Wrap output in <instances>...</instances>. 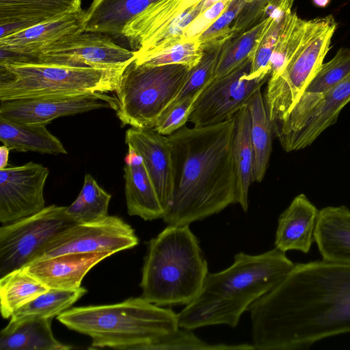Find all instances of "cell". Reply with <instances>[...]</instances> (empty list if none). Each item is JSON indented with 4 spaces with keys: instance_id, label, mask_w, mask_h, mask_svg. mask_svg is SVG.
I'll list each match as a JSON object with an SVG mask.
<instances>
[{
    "instance_id": "obj_19",
    "label": "cell",
    "mask_w": 350,
    "mask_h": 350,
    "mask_svg": "<svg viewBox=\"0 0 350 350\" xmlns=\"http://www.w3.org/2000/svg\"><path fill=\"white\" fill-rule=\"evenodd\" d=\"M110 252L66 254L34 260L23 269L49 288H79L85 275Z\"/></svg>"
},
{
    "instance_id": "obj_28",
    "label": "cell",
    "mask_w": 350,
    "mask_h": 350,
    "mask_svg": "<svg viewBox=\"0 0 350 350\" xmlns=\"http://www.w3.org/2000/svg\"><path fill=\"white\" fill-rule=\"evenodd\" d=\"M233 158L236 172V202L247 211L249 188L253 183L254 164L250 114L247 105L236 113Z\"/></svg>"
},
{
    "instance_id": "obj_5",
    "label": "cell",
    "mask_w": 350,
    "mask_h": 350,
    "mask_svg": "<svg viewBox=\"0 0 350 350\" xmlns=\"http://www.w3.org/2000/svg\"><path fill=\"white\" fill-rule=\"evenodd\" d=\"M208 273L199 240L189 226L167 225L148 243L142 297L162 307L186 306L197 296Z\"/></svg>"
},
{
    "instance_id": "obj_40",
    "label": "cell",
    "mask_w": 350,
    "mask_h": 350,
    "mask_svg": "<svg viewBox=\"0 0 350 350\" xmlns=\"http://www.w3.org/2000/svg\"><path fill=\"white\" fill-rule=\"evenodd\" d=\"M202 91L185 98L172 107L165 110L157 120L154 130L161 135L169 136L185 126Z\"/></svg>"
},
{
    "instance_id": "obj_36",
    "label": "cell",
    "mask_w": 350,
    "mask_h": 350,
    "mask_svg": "<svg viewBox=\"0 0 350 350\" xmlns=\"http://www.w3.org/2000/svg\"><path fill=\"white\" fill-rule=\"evenodd\" d=\"M226 42L204 46L203 55L200 62L190 69L180 90L165 110L172 107L185 98L203 90L215 78L219 57Z\"/></svg>"
},
{
    "instance_id": "obj_15",
    "label": "cell",
    "mask_w": 350,
    "mask_h": 350,
    "mask_svg": "<svg viewBox=\"0 0 350 350\" xmlns=\"http://www.w3.org/2000/svg\"><path fill=\"white\" fill-rule=\"evenodd\" d=\"M0 118L23 124H47L67 116L101 108L117 109L116 97L95 93L75 96L35 97L0 100Z\"/></svg>"
},
{
    "instance_id": "obj_6",
    "label": "cell",
    "mask_w": 350,
    "mask_h": 350,
    "mask_svg": "<svg viewBox=\"0 0 350 350\" xmlns=\"http://www.w3.org/2000/svg\"><path fill=\"white\" fill-rule=\"evenodd\" d=\"M124 70L39 62L0 64V100L107 94L118 88Z\"/></svg>"
},
{
    "instance_id": "obj_17",
    "label": "cell",
    "mask_w": 350,
    "mask_h": 350,
    "mask_svg": "<svg viewBox=\"0 0 350 350\" xmlns=\"http://www.w3.org/2000/svg\"><path fill=\"white\" fill-rule=\"evenodd\" d=\"M350 72V49L342 47L323 63L282 122L272 125L278 140L294 132L322 97Z\"/></svg>"
},
{
    "instance_id": "obj_9",
    "label": "cell",
    "mask_w": 350,
    "mask_h": 350,
    "mask_svg": "<svg viewBox=\"0 0 350 350\" xmlns=\"http://www.w3.org/2000/svg\"><path fill=\"white\" fill-rule=\"evenodd\" d=\"M55 204L0 228V276L23 268L57 234L77 224Z\"/></svg>"
},
{
    "instance_id": "obj_18",
    "label": "cell",
    "mask_w": 350,
    "mask_h": 350,
    "mask_svg": "<svg viewBox=\"0 0 350 350\" xmlns=\"http://www.w3.org/2000/svg\"><path fill=\"white\" fill-rule=\"evenodd\" d=\"M349 101L350 72L322 97L294 132L279 141L284 150L296 151L311 145L336 122L340 112Z\"/></svg>"
},
{
    "instance_id": "obj_20",
    "label": "cell",
    "mask_w": 350,
    "mask_h": 350,
    "mask_svg": "<svg viewBox=\"0 0 350 350\" xmlns=\"http://www.w3.org/2000/svg\"><path fill=\"white\" fill-rule=\"evenodd\" d=\"M319 211L304 193L295 197L279 216L275 247L285 253L290 250L308 253L314 242Z\"/></svg>"
},
{
    "instance_id": "obj_22",
    "label": "cell",
    "mask_w": 350,
    "mask_h": 350,
    "mask_svg": "<svg viewBox=\"0 0 350 350\" xmlns=\"http://www.w3.org/2000/svg\"><path fill=\"white\" fill-rule=\"evenodd\" d=\"M124 177L128 213L144 220L162 219L164 211L141 156L131 146L124 158Z\"/></svg>"
},
{
    "instance_id": "obj_11",
    "label": "cell",
    "mask_w": 350,
    "mask_h": 350,
    "mask_svg": "<svg viewBox=\"0 0 350 350\" xmlns=\"http://www.w3.org/2000/svg\"><path fill=\"white\" fill-rule=\"evenodd\" d=\"M251 64L250 57L226 75L213 79L197 98L189 121L194 126H206L235 116L269 78L250 79Z\"/></svg>"
},
{
    "instance_id": "obj_34",
    "label": "cell",
    "mask_w": 350,
    "mask_h": 350,
    "mask_svg": "<svg viewBox=\"0 0 350 350\" xmlns=\"http://www.w3.org/2000/svg\"><path fill=\"white\" fill-rule=\"evenodd\" d=\"M265 19L250 29L232 36L224 44L215 78L226 75L251 57Z\"/></svg>"
},
{
    "instance_id": "obj_38",
    "label": "cell",
    "mask_w": 350,
    "mask_h": 350,
    "mask_svg": "<svg viewBox=\"0 0 350 350\" xmlns=\"http://www.w3.org/2000/svg\"><path fill=\"white\" fill-rule=\"evenodd\" d=\"M252 350V345L211 344L196 336L192 329L178 327L174 332L161 337L154 346V350Z\"/></svg>"
},
{
    "instance_id": "obj_1",
    "label": "cell",
    "mask_w": 350,
    "mask_h": 350,
    "mask_svg": "<svg viewBox=\"0 0 350 350\" xmlns=\"http://www.w3.org/2000/svg\"><path fill=\"white\" fill-rule=\"evenodd\" d=\"M247 311L258 350H304L350 332V265L317 260L295 264Z\"/></svg>"
},
{
    "instance_id": "obj_7",
    "label": "cell",
    "mask_w": 350,
    "mask_h": 350,
    "mask_svg": "<svg viewBox=\"0 0 350 350\" xmlns=\"http://www.w3.org/2000/svg\"><path fill=\"white\" fill-rule=\"evenodd\" d=\"M189 70L183 64L146 66L132 62L115 91L116 116L122 124L154 128L180 90Z\"/></svg>"
},
{
    "instance_id": "obj_4",
    "label": "cell",
    "mask_w": 350,
    "mask_h": 350,
    "mask_svg": "<svg viewBox=\"0 0 350 350\" xmlns=\"http://www.w3.org/2000/svg\"><path fill=\"white\" fill-rule=\"evenodd\" d=\"M57 319L90 336V349L154 350L161 337L179 327L178 314L142 296L114 304L74 307Z\"/></svg>"
},
{
    "instance_id": "obj_33",
    "label": "cell",
    "mask_w": 350,
    "mask_h": 350,
    "mask_svg": "<svg viewBox=\"0 0 350 350\" xmlns=\"http://www.w3.org/2000/svg\"><path fill=\"white\" fill-rule=\"evenodd\" d=\"M86 293L83 286L68 290L49 288L17 310L11 318L33 316L53 319L68 310Z\"/></svg>"
},
{
    "instance_id": "obj_23",
    "label": "cell",
    "mask_w": 350,
    "mask_h": 350,
    "mask_svg": "<svg viewBox=\"0 0 350 350\" xmlns=\"http://www.w3.org/2000/svg\"><path fill=\"white\" fill-rule=\"evenodd\" d=\"M314 242L323 260L350 265V209L345 205L320 209Z\"/></svg>"
},
{
    "instance_id": "obj_37",
    "label": "cell",
    "mask_w": 350,
    "mask_h": 350,
    "mask_svg": "<svg viewBox=\"0 0 350 350\" xmlns=\"http://www.w3.org/2000/svg\"><path fill=\"white\" fill-rule=\"evenodd\" d=\"M204 53L201 42L196 39L183 40L159 51L136 57L135 62L146 66L183 64L190 69L200 61Z\"/></svg>"
},
{
    "instance_id": "obj_42",
    "label": "cell",
    "mask_w": 350,
    "mask_h": 350,
    "mask_svg": "<svg viewBox=\"0 0 350 350\" xmlns=\"http://www.w3.org/2000/svg\"><path fill=\"white\" fill-rule=\"evenodd\" d=\"M232 1H219L200 14L183 31L181 42L199 36L221 16Z\"/></svg>"
},
{
    "instance_id": "obj_10",
    "label": "cell",
    "mask_w": 350,
    "mask_h": 350,
    "mask_svg": "<svg viewBox=\"0 0 350 350\" xmlns=\"http://www.w3.org/2000/svg\"><path fill=\"white\" fill-rule=\"evenodd\" d=\"M139 239L132 227L117 216L75 224L53 237L32 261L66 254L110 252L133 248ZM31 261V262H32Z\"/></svg>"
},
{
    "instance_id": "obj_14",
    "label": "cell",
    "mask_w": 350,
    "mask_h": 350,
    "mask_svg": "<svg viewBox=\"0 0 350 350\" xmlns=\"http://www.w3.org/2000/svg\"><path fill=\"white\" fill-rule=\"evenodd\" d=\"M82 9L0 39V64L31 63L40 54L85 31Z\"/></svg>"
},
{
    "instance_id": "obj_25",
    "label": "cell",
    "mask_w": 350,
    "mask_h": 350,
    "mask_svg": "<svg viewBox=\"0 0 350 350\" xmlns=\"http://www.w3.org/2000/svg\"><path fill=\"white\" fill-rule=\"evenodd\" d=\"M159 0H93L85 11V31L115 38L122 36L125 26Z\"/></svg>"
},
{
    "instance_id": "obj_35",
    "label": "cell",
    "mask_w": 350,
    "mask_h": 350,
    "mask_svg": "<svg viewBox=\"0 0 350 350\" xmlns=\"http://www.w3.org/2000/svg\"><path fill=\"white\" fill-rule=\"evenodd\" d=\"M308 25V20L300 18L291 12L286 17L278 35L271 59L269 77L277 76L286 62L301 43Z\"/></svg>"
},
{
    "instance_id": "obj_39",
    "label": "cell",
    "mask_w": 350,
    "mask_h": 350,
    "mask_svg": "<svg viewBox=\"0 0 350 350\" xmlns=\"http://www.w3.org/2000/svg\"><path fill=\"white\" fill-rule=\"evenodd\" d=\"M286 0H243V5L231 25V37L264 21L269 11Z\"/></svg>"
},
{
    "instance_id": "obj_21",
    "label": "cell",
    "mask_w": 350,
    "mask_h": 350,
    "mask_svg": "<svg viewBox=\"0 0 350 350\" xmlns=\"http://www.w3.org/2000/svg\"><path fill=\"white\" fill-rule=\"evenodd\" d=\"M202 1L159 0L132 19L124 28L122 37L133 51H139Z\"/></svg>"
},
{
    "instance_id": "obj_41",
    "label": "cell",
    "mask_w": 350,
    "mask_h": 350,
    "mask_svg": "<svg viewBox=\"0 0 350 350\" xmlns=\"http://www.w3.org/2000/svg\"><path fill=\"white\" fill-rule=\"evenodd\" d=\"M243 5V0H232L221 16L196 38L203 48L206 45L224 42L231 37V25Z\"/></svg>"
},
{
    "instance_id": "obj_30",
    "label": "cell",
    "mask_w": 350,
    "mask_h": 350,
    "mask_svg": "<svg viewBox=\"0 0 350 350\" xmlns=\"http://www.w3.org/2000/svg\"><path fill=\"white\" fill-rule=\"evenodd\" d=\"M294 0H287L271 9L251 56L248 78L254 79L270 77L271 59L280 29L291 13Z\"/></svg>"
},
{
    "instance_id": "obj_16",
    "label": "cell",
    "mask_w": 350,
    "mask_h": 350,
    "mask_svg": "<svg viewBox=\"0 0 350 350\" xmlns=\"http://www.w3.org/2000/svg\"><path fill=\"white\" fill-rule=\"evenodd\" d=\"M125 142L142 158L165 213L171 206L174 191L175 169L172 147L168 136L154 128L129 129Z\"/></svg>"
},
{
    "instance_id": "obj_8",
    "label": "cell",
    "mask_w": 350,
    "mask_h": 350,
    "mask_svg": "<svg viewBox=\"0 0 350 350\" xmlns=\"http://www.w3.org/2000/svg\"><path fill=\"white\" fill-rule=\"evenodd\" d=\"M336 27L332 15L308 20L300 45L279 74L269 78L264 98L272 125L286 119L323 64Z\"/></svg>"
},
{
    "instance_id": "obj_31",
    "label": "cell",
    "mask_w": 350,
    "mask_h": 350,
    "mask_svg": "<svg viewBox=\"0 0 350 350\" xmlns=\"http://www.w3.org/2000/svg\"><path fill=\"white\" fill-rule=\"evenodd\" d=\"M49 288L23 268L0 278V310L3 319L11 318L20 308Z\"/></svg>"
},
{
    "instance_id": "obj_12",
    "label": "cell",
    "mask_w": 350,
    "mask_h": 350,
    "mask_svg": "<svg viewBox=\"0 0 350 350\" xmlns=\"http://www.w3.org/2000/svg\"><path fill=\"white\" fill-rule=\"evenodd\" d=\"M135 52L116 44L108 35L83 31L38 55L33 62L124 70Z\"/></svg>"
},
{
    "instance_id": "obj_44",
    "label": "cell",
    "mask_w": 350,
    "mask_h": 350,
    "mask_svg": "<svg viewBox=\"0 0 350 350\" xmlns=\"http://www.w3.org/2000/svg\"><path fill=\"white\" fill-rule=\"evenodd\" d=\"M314 4L319 8H325L328 5L330 0H312Z\"/></svg>"
},
{
    "instance_id": "obj_13",
    "label": "cell",
    "mask_w": 350,
    "mask_h": 350,
    "mask_svg": "<svg viewBox=\"0 0 350 350\" xmlns=\"http://www.w3.org/2000/svg\"><path fill=\"white\" fill-rule=\"evenodd\" d=\"M47 167L30 161L0 169V221L7 224L45 207L44 188Z\"/></svg>"
},
{
    "instance_id": "obj_29",
    "label": "cell",
    "mask_w": 350,
    "mask_h": 350,
    "mask_svg": "<svg viewBox=\"0 0 350 350\" xmlns=\"http://www.w3.org/2000/svg\"><path fill=\"white\" fill-rule=\"evenodd\" d=\"M261 88L249 99L251 139L254 150L252 182L260 183L265 175L272 148L273 126Z\"/></svg>"
},
{
    "instance_id": "obj_2",
    "label": "cell",
    "mask_w": 350,
    "mask_h": 350,
    "mask_svg": "<svg viewBox=\"0 0 350 350\" xmlns=\"http://www.w3.org/2000/svg\"><path fill=\"white\" fill-rule=\"evenodd\" d=\"M236 114L222 122L169 135L175 169L171 206L163 220L189 226L237 203L233 139Z\"/></svg>"
},
{
    "instance_id": "obj_27",
    "label": "cell",
    "mask_w": 350,
    "mask_h": 350,
    "mask_svg": "<svg viewBox=\"0 0 350 350\" xmlns=\"http://www.w3.org/2000/svg\"><path fill=\"white\" fill-rule=\"evenodd\" d=\"M0 141L10 150L41 154H67L60 140L46 124H23L0 118Z\"/></svg>"
},
{
    "instance_id": "obj_26",
    "label": "cell",
    "mask_w": 350,
    "mask_h": 350,
    "mask_svg": "<svg viewBox=\"0 0 350 350\" xmlns=\"http://www.w3.org/2000/svg\"><path fill=\"white\" fill-rule=\"evenodd\" d=\"M81 0H0V23L19 21L28 28L81 10Z\"/></svg>"
},
{
    "instance_id": "obj_32",
    "label": "cell",
    "mask_w": 350,
    "mask_h": 350,
    "mask_svg": "<svg viewBox=\"0 0 350 350\" xmlns=\"http://www.w3.org/2000/svg\"><path fill=\"white\" fill-rule=\"evenodd\" d=\"M111 198V194L101 188L90 174H86L79 196L66 207V213L76 223L100 220L109 215Z\"/></svg>"
},
{
    "instance_id": "obj_43",
    "label": "cell",
    "mask_w": 350,
    "mask_h": 350,
    "mask_svg": "<svg viewBox=\"0 0 350 350\" xmlns=\"http://www.w3.org/2000/svg\"><path fill=\"white\" fill-rule=\"evenodd\" d=\"M10 150V149L5 145L0 147V169L7 167Z\"/></svg>"
},
{
    "instance_id": "obj_24",
    "label": "cell",
    "mask_w": 350,
    "mask_h": 350,
    "mask_svg": "<svg viewBox=\"0 0 350 350\" xmlns=\"http://www.w3.org/2000/svg\"><path fill=\"white\" fill-rule=\"evenodd\" d=\"M53 319L11 318L0 333L1 350H68L71 345L57 340L51 330Z\"/></svg>"
},
{
    "instance_id": "obj_3",
    "label": "cell",
    "mask_w": 350,
    "mask_h": 350,
    "mask_svg": "<svg viewBox=\"0 0 350 350\" xmlns=\"http://www.w3.org/2000/svg\"><path fill=\"white\" fill-rule=\"evenodd\" d=\"M294 265L275 247L256 255L236 254L230 267L208 273L197 296L178 313L179 327H236L250 305L281 282Z\"/></svg>"
}]
</instances>
